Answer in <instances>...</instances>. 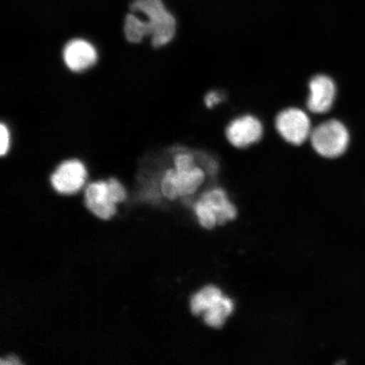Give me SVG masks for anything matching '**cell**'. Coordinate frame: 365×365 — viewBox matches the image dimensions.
Masks as SVG:
<instances>
[{"label":"cell","instance_id":"obj_6","mask_svg":"<svg viewBox=\"0 0 365 365\" xmlns=\"http://www.w3.org/2000/svg\"><path fill=\"white\" fill-rule=\"evenodd\" d=\"M304 108L314 117L324 116L331 111L336 101L337 86L327 73L319 72L310 77Z\"/></svg>","mask_w":365,"mask_h":365},{"label":"cell","instance_id":"obj_9","mask_svg":"<svg viewBox=\"0 0 365 365\" xmlns=\"http://www.w3.org/2000/svg\"><path fill=\"white\" fill-rule=\"evenodd\" d=\"M63 58L71 71L81 72L95 65L98 61V53L88 41L74 39L63 48Z\"/></svg>","mask_w":365,"mask_h":365},{"label":"cell","instance_id":"obj_11","mask_svg":"<svg viewBox=\"0 0 365 365\" xmlns=\"http://www.w3.org/2000/svg\"><path fill=\"white\" fill-rule=\"evenodd\" d=\"M234 307L232 301L222 295L205 312L204 322L210 327H221L226 319L234 312Z\"/></svg>","mask_w":365,"mask_h":365},{"label":"cell","instance_id":"obj_8","mask_svg":"<svg viewBox=\"0 0 365 365\" xmlns=\"http://www.w3.org/2000/svg\"><path fill=\"white\" fill-rule=\"evenodd\" d=\"M83 194L86 207L96 217L102 220H109L117 213V205L110 197L107 180L89 182Z\"/></svg>","mask_w":365,"mask_h":365},{"label":"cell","instance_id":"obj_14","mask_svg":"<svg viewBox=\"0 0 365 365\" xmlns=\"http://www.w3.org/2000/svg\"><path fill=\"white\" fill-rule=\"evenodd\" d=\"M10 130H9L6 124L2 122L1 125H0V154H1L2 157L8 153L9 149H10Z\"/></svg>","mask_w":365,"mask_h":365},{"label":"cell","instance_id":"obj_2","mask_svg":"<svg viewBox=\"0 0 365 365\" xmlns=\"http://www.w3.org/2000/svg\"><path fill=\"white\" fill-rule=\"evenodd\" d=\"M309 143L319 157L326 160L336 159L348 150L350 133L341 120L327 118L314 124Z\"/></svg>","mask_w":365,"mask_h":365},{"label":"cell","instance_id":"obj_3","mask_svg":"<svg viewBox=\"0 0 365 365\" xmlns=\"http://www.w3.org/2000/svg\"><path fill=\"white\" fill-rule=\"evenodd\" d=\"M313 121L304 108L289 106L281 109L274 118V128L286 143L301 147L307 144L313 129Z\"/></svg>","mask_w":365,"mask_h":365},{"label":"cell","instance_id":"obj_5","mask_svg":"<svg viewBox=\"0 0 365 365\" xmlns=\"http://www.w3.org/2000/svg\"><path fill=\"white\" fill-rule=\"evenodd\" d=\"M266 126L262 118L252 113H240L232 118L225 127L227 143L232 148L248 149L263 139Z\"/></svg>","mask_w":365,"mask_h":365},{"label":"cell","instance_id":"obj_10","mask_svg":"<svg viewBox=\"0 0 365 365\" xmlns=\"http://www.w3.org/2000/svg\"><path fill=\"white\" fill-rule=\"evenodd\" d=\"M215 212L218 225H222L237 216V209L230 200L225 190L215 188L205 191L200 199Z\"/></svg>","mask_w":365,"mask_h":365},{"label":"cell","instance_id":"obj_7","mask_svg":"<svg viewBox=\"0 0 365 365\" xmlns=\"http://www.w3.org/2000/svg\"><path fill=\"white\" fill-rule=\"evenodd\" d=\"M88 173L80 160L63 161L50 175L52 188L58 195H72L80 192L88 180Z\"/></svg>","mask_w":365,"mask_h":365},{"label":"cell","instance_id":"obj_1","mask_svg":"<svg viewBox=\"0 0 365 365\" xmlns=\"http://www.w3.org/2000/svg\"><path fill=\"white\" fill-rule=\"evenodd\" d=\"M130 11L147 16L148 21H141L133 14H128L125 21V35L131 43H140L145 36H150V43L154 48L166 46L176 34V20L168 11L161 0H134Z\"/></svg>","mask_w":365,"mask_h":365},{"label":"cell","instance_id":"obj_4","mask_svg":"<svg viewBox=\"0 0 365 365\" xmlns=\"http://www.w3.org/2000/svg\"><path fill=\"white\" fill-rule=\"evenodd\" d=\"M207 177L199 163L186 168H170L163 173L160 188L163 197L168 200H176L189 197L198 190Z\"/></svg>","mask_w":365,"mask_h":365},{"label":"cell","instance_id":"obj_13","mask_svg":"<svg viewBox=\"0 0 365 365\" xmlns=\"http://www.w3.org/2000/svg\"><path fill=\"white\" fill-rule=\"evenodd\" d=\"M196 216L198 217L200 225L207 230H212L217 223L215 212L202 200H198L194 204Z\"/></svg>","mask_w":365,"mask_h":365},{"label":"cell","instance_id":"obj_12","mask_svg":"<svg viewBox=\"0 0 365 365\" xmlns=\"http://www.w3.org/2000/svg\"><path fill=\"white\" fill-rule=\"evenodd\" d=\"M222 296L217 287L207 286L192 296L190 299V312L194 316L205 313Z\"/></svg>","mask_w":365,"mask_h":365}]
</instances>
